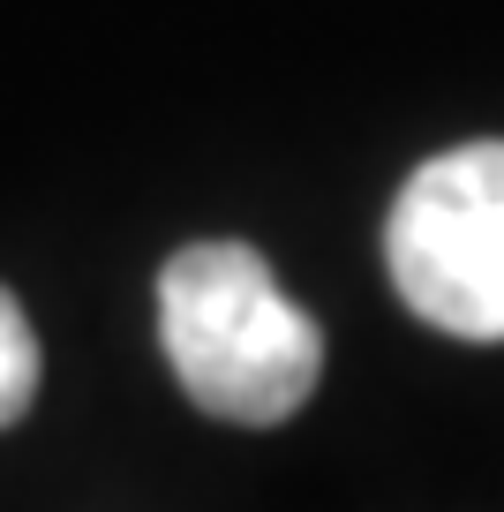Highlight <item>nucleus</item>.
Wrapping results in <instances>:
<instances>
[{"instance_id":"f257e3e1","label":"nucleus","mask_w":504,"mask_h":512,"mask_svg":"<svg viewBox=\"0 0 504 512\" xmlns=\"http://www.w3.org/2000/svg\"><path fill=\"white\" fill-rule=\"evenodd\" d=\"M158 347L181 392L219 422L301 415L324 377V332L294 294L271 279L249 241H189L158 272Z\"/></svg>"},{"instance_id":"f03ea898","label":"nucleus","mask_w":504,"mask_h":512,"mask_svg":"<svg viewBox=\"0 0 504 512\" xmlns=\"http://www.w3.org/2000/svg\"><path fill=\"white\" fill-rule=\"evenodd\" d=\"M399 302L452 339H504V136L414 166L384 219Z\"/></svg>"},{"instance_id":"7ed1b4c3","label":"nucleus","mask_w":504,"mask_h":512,"mask_svg":"<svg viewBox=\"0 0 504 512\" xmlns=\"http://www.w3.org/2000/svg\"><path fill=\"white\" fill-rule=\"evenodd\" d=\"M31 400H38V332L23 302L0 287V430L31 415Z\"/></svg>"}]
</instances>
